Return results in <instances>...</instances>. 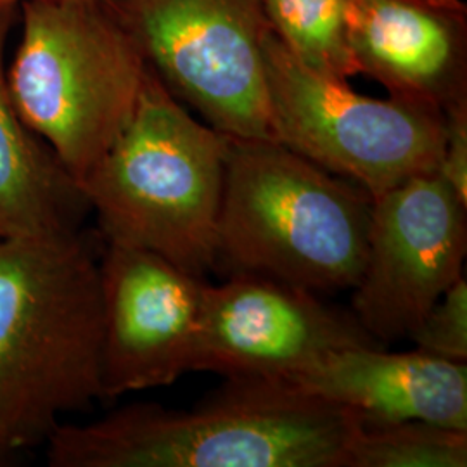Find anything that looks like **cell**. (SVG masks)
Returning a JSON list of instances; mask_svg holds the SVG:
<instances>
[{"mask_svg": "<svg viewBox=\"0 0 467 467\" xmlns=\"http://www.w3.org/2000/svg\"><path fill=\"white\" fill-rule=\"evenodd\" d=\"M358 422L279 379H227L191 410L137 403L46 441L52 467H348Z\"/></svg>", "mask_w": 467, "mask_h": 467, "instance_id": "1", "label": "cell"}, {"mask_svg": "<svg viewBox=\"0 0 467 467\" xmlns=\"http://www.w3.org/2000/svg\"><path fill=\"white\" fill-rule=\"evenodd\" d=\"M100 399V260L75 229L0 237L2 433L38 443Z\"/></svg>", "mask_w": 467, "mask_h": 467, "instance_id": "2", "label": "cell"}, {"mask_svg": "<svg viewBox=\"0 0 467 467\" xmlns=\"http://www.w3.org/2000/svg\"><path fill=\"white\" fill-rule=\"evenodd\" d=\"M374 198L275 140L229 142L215 268L312 293L351 289L366 264Z\"/></svg>", "mask_w": 467, "mask_h": 467, "instance_id": "3", "label": "cell"}, {"mask_svg": "<svg viewBox=\"0 0 467 467\" xmlns=\"http://www.w3.org/2000/svg\"><path fill=\"white\" fill-rule=\"evenodd\" d=\"M229 142L150 67L132 117L78 184L106 243L150 251L200 277L215 270Z\"/></svg>", "mask_w": 467, "mask_h": 467, "instance_id": "4", "label": "cell"}, {"mask_svg": "<svg viewBox=\"0 0 467 467\" xmlns=\"http://www.w3.org/2000/svg\"><path fill=\"white\" fill-rule=\"evenodd\" d=\"M19 7L9 92L26 127L78 185L132 117L150 65L108 0Z\"/></svg>", "mask_w": 467, "mask_h": 467, "instance_id": "5", "label": "cell"}, {"mask_svg": "<svg viewBox=\"0 0 467 467\" xmlns=\"http://www.w3.org/2000/svg\"><path fill=\"white\" fill-rule=\"evenodd\" d=\"M264 63L275 142L360 185L374 200L438 171L445 129L440 108L362 96L348 80L301 63L270 28Z\"/></svg>", "mask_w": 467, "mask_h": 467, "instance_id": "6", "label": "cell"}, {"mask_svg": "<svg viewBox=\"0 0 467 467\" xmlns=\"http://www.w3.org/2000/svg\"><path fill=\"white\" fill-rule=\"evenodd\" d=\"M168 90L233 139L274 140L264 0H108Z\"/></svg>", "mask_w": 467, "mask_h": 467, "instance_id": "7", "label": "cell"}, {"mask_svg": "<svg viewBox=\"0 0 467 467\" xmlns=\"http://www.w3.org/2000/svg\"><path fill=\"white\" fill-rule=\"evenodd\" d=\"M466 213L438 173L409 179L374 200L368 256L350 308L374 341L409 339L462 277Z\"/></svg>", "mask_w": 467, "mask_h": 467, "instance_id": "8", "label": "cell"}, {"mask_svg": "<svg viewBox=\"0 0 467 467\" xmlns=\"http://www.w3.org/2000/svg\"><path fill=\"white\" fill-rule=\"evenodd\" d=\"M379 345L317 293L253 274L204 285L192 370L284 379L331 351ZM383 347V345H381Z\"/></svg>", "mask_w": 467, "mask_h": 467, "instance_id": "9", "label": "cell"}, {"mask_svg": "<svg viewBox=\"0 0 467 467\" xmlns=\"http://www.w3.org/2000/svg\"><path fill=\"white\" fill-rule=\"evenodd\" d=\"M100 285L104 399L170 386L192 370L202 277L150 251L108 243Z\"/></svg>", "mask_w": 467, "mask_h": 467, "instance_id": "10", "label": "cell"}, {"mask_svg": "<svg viewBox=\"0 0 467 467\" xmlns=\"http://www.w3.org/2000/svg\"><path fill=\"white\" fill-rule=\"evenodd\" d=\"M348 47L393 98L441 111L467 100V5L462 0H351Z\"/></svg>", "mask_w": 467, "mask_h": 467, "instance_id": "11", "label": "cell"}, {"mask_svg": "<svg viewBox=\"0 0 467 467\" xmlns=\"http://www.w3.org/2000/svg\"><path fill=\"white\" fill-rule=\"evenodd\" d=\"M279 381L364 420H424L467 431V364L424 351L343 348Z\"/></svg>", "mask_w": 467, "mask_h": 467, "instance_id": "12", "label": "cell"}, {"mask_svg": "<svg viewBox=\"0 0 467 467\" xmlns=\"http://www.w3.org/2000/svg\"><path fill=\"white\" fill-rule=\"evenodd\" d=\"M13 9L0 11V237L46 235L75 229L88 206L77 182L19 117L4 65Z\"/></svg>", "mask_w": 467, "mask_h": 467, "instance_id": "13", "label": "cell"}, {"mask_svg": "<svg viewBox=\"0 0 467 467\" xmlns=\"http://www.w3.org/2000/svg\"><path fill=\"white\" fill-rule=\"evenodd\" d=\"M351 0H264L268 28L301 63L350 80L358 67L348 47Z\"/></svg>", "mask_w": 467, "mask_h": 467, "instance_id": "14", "label": "cell"}, {"mask_svg": "<svg viewBox=\"0 0 467 467\" xmlns=\"http://www.w3.org/2000/svg\"><path fill=\"white\" fill-rule=\"evenodd\" d=\"M467 431L424 420L360 419L348 467H466Z\"/></svg>", "mask_w": 467, "mask_h": 467, "instance_id": "15", "label": "cell"}, {"mask_svg": "<svg viewBox=\"0 0 467 467\" xmlns=\"http://www.w3.org/2000/svg\"><path fill=\"white\" fill-rule=\"evenodd\" d=\"M416 350L467 364V283L462 275L436 301L409 337Z\"/></svg>", "mask_w": 467, "mask_h": 467, "instance_id": "16", "label": "cell"}, {"mask_svg": "<svg viewBox=\"0 0 467 467\" xmlns=\"http://www.w3.org/2000/svg\"><path fill=\"white\" fill-rule=\"evenodd\" d=\"M443 123V150L436 173L467 208V100L445 108Z\"/></svg>", "mask_w": 467, "mask_h": 467, "instance_id": "17", "label": "cell"}, {"mask_svg": "<svg viewBox=\"0 0 467 467\" xmlns=\"http://www.w3.org/2000/svg\"><path fill=\"white\" fill-rule=\"evenodd\" d=\"M13 447H11V443L7 441V438H5V434L2 433V430H0V461L4 459V455L7 453V451H11Z\"/></svg>", "mask_w": 467, "mask_h": 467, "instance_id": "18", "label": "cell"}, {"mask_svg": "<svg viewBox=\"0 0 467 467\" xmlns=\"http://www.w3.org/2000/svg\"><path fill=\"white\" fill-rule=\"evenodd\" d=\"M25 2H30V0H0V11L4 9H13L15 5H21Z\"/></svg>", "mask_w": 467, "mask_h": 467, "instance_id": "19", "label": "cell"}]
</instances>
